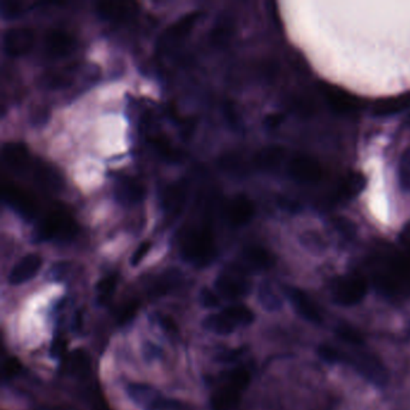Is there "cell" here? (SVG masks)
Here are the masks:
<instances>
[{
  "instance_id": "1",
  "label": "cell",
  "mask_w": 410,
  "mask_h": 410,
  "mask_svg": "<svg viewBox=\"0 0 410 410\" xmlns=\"http://www.w3.org/2000/svg\"><path fill=\"white\" fill-rule=\"evenodd\" d=\"M373 282L388 296L410 295V241L402 237L401 247L382 249L373 262Z\"/></svg>"
},
{
  "instance_id": "2",
  "label": "cell",
  "mask_w": 410,
  "mask_h": 410,
  "mask_svg": "<svg viewBox=\"0 0 410 410\" xmlns=\"http://www.w3.org/2000/svg\"><path fill=\"white\" fill-rule=\"evenodd\" d=\"M180 250L183 259L195 266H207L214 260L216 241L208 221L189 226L183 231L180 241Z\"/></svg>"
},
{
  "instance_id": "3",
  "label": "cell",
  "mask_w": 410,
  "mask_h": 410,
  "mask_svg": "<svg viewBox=\"0 0 410 410\" xmlns=\"http://www.w3.org/2000/svg\"><path fill=\"white\" fill-rule=\"evenodd\" d=\"M342 364L352 366L364 378L378 388H383L388 384V370L383 362L375 354L366 350L365 348L352 349V352L343 350Z\"/></svg>"
},
{
  "instance_id": "4",
  "label": "cell",
  "mask_w": 410,
  "mask_h": 410,
  "mask_svg": "<svg viewBox=\"0 0 410 410\" xmlns=\"http://www.w3.org/2000/svg\"><path fill=\"white\" fill-rule=\"evenodd\" d=\"M367 291H368V282L364 275H343L332 283L331 298L332 301L339 306H357L364 301Z\"/></svg>"
},
{
  "instance_id": "5",
  "label": "cell",
  "mask_w": 410,
  "mask_h": 410,
  "mask_svg": "<svg viewBox=\"0 0 410 410\" xmlns=\"http://www.w3.org/2000/svg\"><path fill=\"white\" fill-rule=\"evenodd\" d=\"M77 231V223L68 212L54 210L42 219L37 234L39 239L45 241H70L76 236Z\"/></svg>"
},
{
  "instance_id": "6",
  "label": "cell",
  "mask_w": 410,
  "mask_h": 410,
  "mask_svg": "<svg viewBox=\"0 0 410 410\" xmlns=\"http://www.w3.org/2000/svg\"><path fill=\"white\" fill-rule=\"evenodd\" d=\"M128 396L144 410H185L182 402L167 397L147 384L133 383L126 388Z\"/></svg>"
},
{
  "instance_id": "7",
  "label": "cell",
  "mask_w": 410,
  "mask_h": 410,
  "mask_svg": "<svg viewBox=\"0 0 410 410\" xmlns=\"http://www.w3.org/2000/svg\"><path fill=\"white\" fill-rule=\"evenodd\" d=\"M216 293L228 301H237L246 298L250 291V283L239 265L221 272L216 280Z\"/></svg>"
},
{
  "instance_id": "8",
  "label": "cell",
  "mask_w": 410,
  "mask_h": 410,
  "mask_svg": "<svg viewBox=\"0 0 410 410\" xmlns=\"http://www.w3.org/2000/svg\"><path fill=\"white\" fill-rule=\"evenodd\" d=\"M285 293L290 303L293 305V309L302 319L314 325L324 323V316L321 307L316 305V301L308 293H305L301 289L293 287H285Z\"/></svg>"
},
{
  "instance_id": "9",
  "label": "cell",
  "mask_w": 410,
  "mask_h": 410,
  "mask_svg": "<svg viewBox=\"0 0 410 410\" xmlns=\"http://www.w3.org/2000/svg\"><path fill=\"white\" fill-rule=\"evenodd\" d=\"M1 195L5 203L10 207L14 208L16 212L26 218H34L37 212V201L27 190L19 188L11 183H5L1 188Z\"/></svg>"
},
{
  "instance_id": "10",
  "label": "cell",
  "mask_w": 410,
  "mask_h": 410,
  "mask_svg": "<svg viewBox=\"0 0 410 410\" xmlns=\"http://www.w3.org/2000/svg\"><path fill=\"white\" fill-rule=\"evenodd\" d=\"M35 36L29 28H11L5 33L3 37V46L5 53L10 57H22L29 53L34 47Z\"/></svg>"
},
{
  "instance_id": "11",
  "label": "cell",
  "mask_w": 410,
  "mask_h": 410,
  "mask_svg": "<svg viewBox=\"0 0 410 410\" xmlns=\"http://www.w3.org/2000/svg\"><path fill=\"white\" fill-rule=\"evenodd\" d=\"M201 12L200 11H194V12H189V14L185 15L183 17H180L178 21L171 24L170 27L167 28L166 32L164 33L162 36V40L159 42V49L160 50H166L170 49L173 45H176L178 42L183 40L185 37L189 35L195 24L198 23V19L201 17Z\"/></svg>"
},
{
  "instance_id": "12",
  "label": "cell",
  "mask_w": 410,
  "mask_h": 410,
  "mask_svg": "<svg viewBox=\"0 0 410 410\" xmlns=\"http://www.w3.org/2000/svg\"><path fill=\"white\" fill-rule=\"evenodd\" d=\"M255 206L252 200L244 194L236 195L225 206V216L231 225L244 226L252 221Z\"/></svg>"
},
{
  "instance_id": "13",
  "label": "cell",
  "mask_w": 410,
  "mask_h": 410,
  "mask_svg": "<svg viewBox=\"0 0 410 410\" xmlns=\"http://www.w3.org/2000/svg\"><path fill=\"white\" fill-rule=\"evenodd\" d=\"M31 175L36 185L47 191L57 193L63 188V178L58 170L51 166L50 164L41 160H34L31 167Z\"/></svg>"
},
{
  "instance_id": "14",
  "label": "cell",
  "mask_w": 410,
  "mask_h": 410,
  "mask_svg": "<svg viewBox=\"0 0 410 410\" xmlns=\"http://www.w3.org/2000/svg\"><path fill=\"white\" fill-rule=\"evenodd\" d=\"M1 154H3V160L5 164L12 171L17 173L31 171L34 160L24 144H16V142L4 144Z\"/></svg>"
},
{
  "instance_id": "15",
  "label": "cell",
  "mask_w": 410,
  "mask_h": 410,
  "mask_svg": "<svg viewBox=\"0 0 410 410\" xmlns=\"http://www.w3.org/2000/svg\"><path fill=\"white\" fill-rule=\"evenodd\" d=\"M42 266V257L37 254H28L10 271L8 280L11 285H21L33 280Z\"/></svg>"
},
{
  "instance_id": "16",
  "label": "cell",
  "mask_w": 410,
  "mask_h": 410,
  "mask_svg": "<svg viewBox=\"0 0 410 410\" xmlns=\"http://www.w3.org/2000/svg\"><path fill=\"white\" fill-rule=\"evenodd\" d=\"M76 47L74 36L64 31H52L45 39V51L52 58H63L71 54Z\"/></svg>"
},
{
  "instance_id": "17",
  "label": "cell",
  "mask_w": 410,
  "mask_h": 410,
  "mask_svg": "<svg viewBox=\"0 0 410 410\" xmlns=\"http://www.w3.org/2000/svg\"><path fill=\"white\" fill-rule=\"evenodd\" d=\"M187 201V190L180 183L169 185L162 193V210L170 219H176L180 216Z\"/></svg>"
},
{
  "instance_id": "18",
  "label": "cell",
  "mask_w": 410,
  "mask_h": 410,
  "mask_svg": "<svg viewBox=\"0 0 410 410\" xmlns=\"http://www.w3.org/2000/svg\"><path fill=\"white\" fill-rule=\"evenodd\" d=\"M275 262V259L272 257L267 249L262 248L260 246H252L246 248L242 253V264L241 268L247 272V271H264L268 270Z\"/></svg>"
},
{
  "instance_id": "19",
  "label": "cell",
  "mask_w": 410,
  "mask_h": 410,
  "mask_svg": "<svg viewBox=\"0 0 410 410\" xmlns=\"http://www.w3.org/2000/svg\"><path fill=\"white\" fill-rule=\"evenodd\" d=\"M290 173L301 182H316L323 176L321 164L308 157H296L290 164Z\"/></svg>"
},
{
  "instance_id": "20",
  "label": "cell",
  "mask_w": 410,
  "mask_h": 410,
  "mask_svg": "<svg viewBox=\"0 0 410 410\" xmlns=\"http://www.w3.org/2000/svg\"><path fill=\"white\" fill-rule=\"evenodd\" d=\"M244 390L228 379L225 385L218 388L212 395V408L214 410H230L239 404Z\"/></svg>"
},
{
  "instance_id": "21",
  "label": "cell",
  "mask_w": 410,
  "mask_h": 410,
  "mask_svg": "<svg viewBox=\"0 0 410 410\" xmlns=\"http://www.w3.org/2000/svg\"><path fill=\"white\" fill-rule=\"evenodd\" d=\"M137 10L135 3H99L96 5V11L101 17L112 21V22H122L131 16H134Z\"/></svg>"
},
{
  "instance_id": "22",
  "label": "cell",
  "mask_w": 410,
  "mask_h": 410,
  "mask_svg": "<svg viewBox=\"0 0 410 410\" xmlns=\"http://www.w3.org/2000/svg\"><path fill=\"white\" fill-rule=\"evenodd\" d=\"M116 195L121 203H140L146 195V189L144 183L140 180L133 177H124L117 183Z\"/></svg>"
},
{
  "instance_id": "23",
  "label": "cell",
  "mask_w": 410,
  "mask_h": 410,
  "mask_svg": "<svg viewBox=\"0 0 410 410\" xmlns=\"http://www.w3.org/2000/svg\"><path fill=\"white\" fill-rule=\"evenodd\" d=\"M148 142L164 160L170 162H182L183 153L175 146H172L171 142L167 140L165 136L154 134L149 136Z\"/></svg>"
},
{
  "instance_id": "24",
  "label": "cell",
  "mask_w": 410,
  "mask_h": 410,
  "mask_svg": "<svg viewBox=\"0 0 410 410\" xmlns=\"http://www.w3.org/2000/svg\"><path fill=\"white\" fill-rule=\"evenodd\" d=\"M203 325L207 331L212 332V334H219V336L231 334L237 327L223 311L212 313V314L206 316L203 319Z\"/></svg>"
},
{
  "instance_id": "25",
  "label": "cell",
  "mask_w": 410,
  "mask_h": 410,
  "mask_svg": "<svg viewBox=\"0 0 410 410\" xmlns=\"http://www.w3.org/2000/svg\"><path fill=\"white\" fill-rule=\"evenodd\" d=\"M68 368L70 375L78 379H86L90 375L89 355L82 349H77L69 355Z\"/></svg>"
},
{
  "instance_id": "26",
  "label": "cell",
  "mask_w": 410,
  "mask_h": 410,
  "mask_svg": "<svg viewBox=\"0 0 410 410\" xmlns=\"http://www.w3.org/2000/svg\"><path fill=\"white\" fill-rule=\"evenodd\" d=\"M178 282H180V273H177L176 271L162 273V275H160L149 289V295L154 298H162L169 291H171L172 289L178 284Z\"/></svg>"
},
{
  "instance_id": "27",
  "label": "cell",
  "mask_w": 410,
  "mask_h": 410,
  "mask_svg": "<svg viewBox=\"0 0 410 410\" xmlns=\"http://www.w3.org/2000/svg\"><path fill=\"white\" fill-rule=\"evenodd\" d=\"M236 326H248L255 321L254 311L244 305H231L223 311Z\"/></svg>"
},
{
  "instance_id": "28",
  "label": "cell",
  "mask_w": 410,
  "mask_h": 410,
  "mask_svg": "<svg viewBox=\"0 0 410 410\" xmlns=\"http://www.w3.org/2000/svg\"><path fill=\"white\" fill-rule=\"evenodd\" d=\"M284 151L282 147L278 146H273V147H267L260 151L259 153L255 155V165L260 169H272L275 167L278 162L283 158Z\"/></svg>"
},
{
  "instance_id": "29",
  "label": "cell",
  "mask_w": 410,
  "mask_h": 410,
  "mask_svg": "<svg viewBox=\"0 0 410 410\" xmlns=\"http://www.w3.org/2000/svg\"><path fill=\"white\" fill-rule=\"evenodd\" d=\"M334 334L337 336L339 341H342L344 344L352 349L357 348H365V339L362 337L360 331L354 329L349 325H339V327L334 330Z\"/></svg>"
},
{
  "instance_id": "30",
  "label": "cell",
  "mask_w": 410,
  "mask_h": 410,
  "mask_svg": "<svg viewBox=\"0 0 410 410\" xmlns=\"http://www.w3.org/2000/svg\"><path fill=\"white\" fill-rule=\"evenodd\" d=\"M257 300H259L262 308L266 309L267 311H280L282 306H283L282 298L275 293V290L272 289V287L270 284H266V283H264L259 289Z\"/></svg>"
},
{
  "instance_id": "31",
  "label": "cell",
  "mask_w": 410,
  "mask_h": 410,
  "mask_svg": "<svg viewBox=\"0 0 410 410\" xmlns=\"http://www.w3.org/2000/svg\"><path fill=\"white\" fill-rule=\"evenodd\" d=\"M117 275H108L100 280L96 284L98 302L108 303L112 298L113 293L117 288Z\"/></svg>"
},
{
  "instance_id": "32",
  "label": "cell",
  "mask_w": 410,
  "mask_h": 410,
  "mask_svg": "<svg viewBox=\"0 0 410 410\" xmlns=\"http://www.w3.org/2000/svg\"><path fill=\"white\" fill-rule=\"evenodd\" d=\"M398 182L402 190L410 191V147L401 154L398 162Z\"/></svg>"
},
{
  "instance_id": "33",
  "label": "cell",
  "mask_w": 410,
  "mask_h": 410,
  "mask_svg": "<svg viewBox=\"0 0 410 410\" xmlns=\"http://www.w3.org/2000/svg\"><path fill=\"white\" fill-rule=\"evenodd\" d=\"M71 81V75L69 74V71H59L46 75L42 78V85L50 89H58V88H65V87L70 86Z\"/></svg>"
},
{
  "instance_id": "34",
  "label": "cell",
  "mask_w": 410,
  "mask_h": 410,
  "mask_svg": "<svg viewBox=\"0 0 410 410\" xmlns=\"http://www.w3.org/2000/svg\"><path fill=\"white\" fill-rule=\"evenodd\" d=\"M31 8L29 3H23V1H3L1 10H3V17L11 19L18 16H22L28 9Z\"/></svg>"
},
{
  "instance_id": "35",
  "label": "cell",
  "mask_w": 410,
  "mask_h": 410,
  "mask_svg": "<svg viewBox=\"0 0 410 410\" xmlns=\"http://www.w3.org/2000/svg\"><path fill=\"white\" fill-rule=\"evenodd\" d=\"M319 357L327 364H342L343 350L330 344H321L318 348Z\"/></svg>"
},
{
  "instance_id": "36",
  "label": "cell",
  "mask_w": 410,
  "mask_h": 410,
  "mask_svg": "<svg viewBox=\"0 0 410 410\" xmlns=\"http://www.w3.org/2000/svg\"><path fill=\"white\" fill-rule=\"evenodd\" d=\"M137 311H139V302H137V301L133 300V301L126 302V305L118 311V323L121 325L129 324V323L135 318L136 314H137Z\"/></svg>"
},
{
  "instance_id": "37",
  "label": "cell",
  "mask_w": 410,
  "mask_h": 410,
  "mask_svg": "<svg viewBox=\"0 0 410 410\" xmlns=\"http://www.w3.org/2000/svg\"><path fill=\"white\" fill-rule=\"evenodd\" d=\"M21 368H22V365H21L19 360L16 357H10L5 361L4 365H3V378L5 380L14 378L19 373Z\"/></svg>"
},
{
  "instance_id": "38",
  "label": "cell",
  "mask_w": 410,
  "mask_h": 410,
  "mask_svg": "<svg viewBox=\"0 0 410 410\" xmlns=\"http://www.w3.org/2000/svg\"><path fill=\"white\" fill-rule=\"evenodd\" d=\"M200 300H201L203 306L205 307V308H208V309L216 308V307L221 305L219 296H218L214 291H212L211 289L208 288H203V290H201Z\"/></svg>"
},
{
  "instance_id": "39",
  "label": "cell",
  "mask_w": 410,
  "mask_h": 410,
  "mask_svg": "<svg viewBox=\"0 0 410 410\" xmlns=\"http://www.w3.org/2000/svg\"><path fill=\"white\" fill-rule=\"evenodd\" d=\"M151 248H152V244H151V242H148V241L142 242V244L135 249V252H134L133 257H131V265H133V266H137V265L144 260L146 255L148 254Z\"/></svg>"
},
{
  "instance_id": "40",
  "label": "cell",
  "mask_w": 410,
  "mask_h": 410,
  "mask_svg": "<svg viewBox=\"0 0 410 410\" xmlns=\"http://www.w3.org/2000/svg\"><path fill=\"white\" fill-rule=\"evenodd\" d=\"M158 323L166 334H172V336L178 334V326H177L176 321H173L171 316H159Z\"/></svg>"
},
{
  "instance_id": "41",
  "label": "cell",
  "mask_w": 410,
  "mask_h": 410,
  "mask_svg": "<svg viewBox=\"0 0 410 410\" xmlns=\"http://www.w3.org/2000/svg\"><path fill=\"white\" fill-rule=\"evenodd\" d=\"M67 348H68L67 339H54V342L52 343V347H51V354L55 359H60V357H64V354L67 352Z\"/></svg>"
},
{
  "instance_id": "42",
  "label": "cell",
  "mask_w": 410,
  "mask_h": 410,
  "mask_svg": "<svg viewBox=\"0 0 410 410\" xmlns=\"http://www.w3.org/2000/svg\"><path fill=\"white\" fill-rule=\"evenodd\" d=\"M242 349H234V350H229L228 352H223L219 357V360L221 362H232V361L237 360L242 354H244Z\"/></svg>"
},
{
  "instance_id": "43",
  "label": "cell",
  "mask_w": 410,
  "mask_h": 410,
  "mask_svg": "<svg viewBox=\"0 0 410 410\" xmlns=\"http://www.w3.org/2000/svg\"><path fill=\"white\" fill-rule=\"evenodd\" d=\"M144 354H146V355H151V357L153 359V357H157L158 354H160V349H158V348L153 345V344H149V343H147V344H146V348H144Z\"/></svg>"
},
{
  "instance_id": "44",
  "label": "cell",
  "mask_w": 410,
  "mask_h": 410,
  "mask_svg": "<svg viewBox=\"0 0 410 410\" xmlns=\"http://www.w3.org/2000/svg\"><path fill=\"white\" fill-rule=\"evenodd\" d=\"M280 118L278 116H271L267 119V126H275L278 123H280Z\"/></svg>"
},
{
  "instance_id": "45",
  "label": "cell",
  "mask_w": 410,
  "mask_h": 410,
  "mask_svg": "<svg viewBox=\"0 0 410 410\" xmlns=\"http://www.w3.org/2000/svg\"><path fill=\"white\" fill-rule=\"evenodd\" d=\"M82 325V311H77L76 318H75V327L81 329Z\"/></svg>"
},
{
  "instance_id": "46",
  "label": "cell",
  "mask_w": 410,
  "mask_h": 410,
  "mask_svg": "<svg viewBox=\"0 0 410 410\" xmlns=\"http://www.w3.org/2000/svg\"><path fill=\"white\" fill-rule=\"evenodd\" d=\"M409 332H410V325H409Z\"/></svg>"
}]
</instances>
